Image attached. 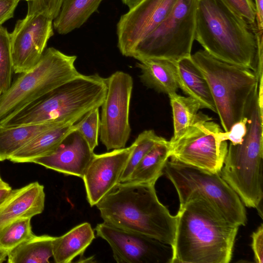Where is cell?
I'll list each match as a JSON object with an SVG mask.
<instances>
[{
	"label": "cell",
	"mask_w": 263,
	"mask_h": 263,
	"mask_svg": "<svg viewBox=\"0 0 263 263\" xmlns=\"http://www.w3.org/2000/svg\"><path fill=\"white\" fill-rule=\"evenodd\" d=\"M170 263H229L239 226L226 219L206 200L180 205Z\"/></svg>",
	"instance_id": "1"
},
{
	"label": "cell",
	"mask_w": 263,
	"mask_h": 263,
	"mask_svg": "<svg viewBox=\"0 0 263 263\" xmlns=\"http://www.w3.org/2000/svg\"><path fill=\"white\" fill-rule=\"evenodd\" d=\"M155 185L119 183L96 205L104 222L172 247L176 216L159 200Z\"/></svg>",
	"instance_id": "2"
},
{
	"label": "cell",
	"mask_w": 263,
	"mask_h": 263,
	"mask_svg": "<svg viewBox=\"0 0 263 263\" xmlns=\"http://www.w3.org/2000/svg\"><path fill=\"white\" fill-rule=\"evenodd\" d=\"M256 31V25L248 23L222 0H196L195 40L214 58L250 69L257 75Z\"/></svg>",
	"instance_id": "3"
},
{
	"label": "cell",
	"mask_w": 263,
	"mask_h": 263,
	"mask_svg": "<svg viewBox=\"0 0 263 263\" xmlns=\"http://www.w3.org/2000/svg\"><path fill=\"white\" fill-rule=\"evenodd\" d=\"M107 91L106 78L80 74L58 87L0 125L6 127L54 122L75 124L100 108Z\"/></svg>",
	"instance_id": "4"
},
{
	"label": "cell",
	"mask_w": 263,
	"mask_h": 263,
	"mask_svg": "<svg viewBox=\"0 0 263 263\" xmlns=\"http://www.w3.org/2000/svg\"><path fill=\"white\" fill-rule=\"evenodd\" d=\"M191 58L208 82L224 132L229 131L244 117L258 78L250 69L219 61L204 50Z\"/></svg>",
	"instance_id": "5"
},
{
	"label": "cell",
	"mask_w": 263,
	"mask_h": 263,
	"mask_svg": "<svg viewBox=\"0 0 263 263\" xmlns=\"http://www.w3.org/2000/svg\"><path fill=\"white\" fill-rule=\"evenodd\" d=\"M77 56L49 47L32 68L21 73L0 95V124L6 119L81 74L76 68Z\"/></svg>",
	"instance_id": "6"
},
{
	"label": "cell",
	"mask_w": 263,
	"mask_h": 263,
	"mask_svg": "<svg viewBox=\"0 0 263 263\" xmlns=\"http://www.w3.org/2000/svg\"><path fill=\"white\" fill-rule=\"evenodd\" d=\"M163 174L174 185L179 206L194 198L206 200L228 221L246 225L247 213L240 198L220 174L207 172L172 159L166 162Z\"/></svg>",
	"instance_id": "7"
},
{
	"label": "cell",
	"mask_w": 263,
	"mask_h": 263,
	"mask_svg": "<svg viewBox=\"0 0 263 263\" xmlns=\"http://www.w3.org/2000/svg\"><path fill=\"white\" fill-rule=\"evenodd\" d=\"M196 0H178L166 17L142 40L132 57L177 62L190 57L196 30Z\"/></svg>",
	"instance_id": "8"
},
{
	"label": "cell",
	"mask_w": 263,
	"mask_h": 263,
	"mask_svg": "<svg viewBox=\"0 0 263 263\" xmlns=\"http://www.w3.org/2000/svg\"><path fill=\"white\" fill-rule=\"evenodd\" d=\"M223 130L212 119L198 112L194 123L169 141L170 158L178 162L213 173L220 174L228 151Z\"/></svg>",
	"instance_id": "9"
},
{
	"label": "cell",
	"mask_w": 263,
	"mask_h": 263,
	"mask_svg": "<svg viewBox=\"0 0 263 263\" xmlns=\"http://www.w3.org/2000/svg\"><path fill=\"white\" fill-rule=\"evenodd\" d=\"M107 80V91L101 105L100 138L107 150L125 147L129 138V108L133 80L128 73L117 71Z\"/></svg>",
	"instance_id": "10"
},
{
	"label": "cell",
	"mask_w": 263,
	"mask_h": 263,
	"mask_svg": "<svg viewBox=\"0 0 263 263\" xmlns=\"http://www.w3.org/2000/svg\"><path fill=\"white\" fill-rule=\"evenodd\" d=\"M52 19L40 13L18 20L9 33L13 72L22 73L40 61L49 39L54 34Z\"/></svg>",
	"instance_id": "11"
},
{
	"label": "cell",
	"mask_w": 263,
	"mask_h": 263,
	"mask_svg": "<svg viewBox=\"0 0 263 263\" xmlns=\"http://www.w3.org/2000/svg\"><path fill=\"white\" fill-rule=\"evenodd\" d=\"M95 230L109 245L118 263H170L172 256L166 255V251L171 247L155 239L105 222L98 224Z\"/></svg>",
	"instance_id": "12"
},
{
	"label": "cell",
	"mask_w": 263,
	"mask_h": 263,
	"mask_svg": "<svg viewBox=\"0 0 263 263\" xmlns=\"http://www.w3.org/2000/svg\"><path fill=\"white\" fill-rule=\"evenodd\" d=\"M178 0H143L121 16L117 24L118 47L132 57L138 44L166 17Z\"/></svg>",
	"instance_id": "13"
},
{
	"label": "cell",
	"mask_w": 263,
	"mask_h": 263,
	"mask_svg": "<svg viewBox=\"0 0 263 263\" xmlns=\"http://www.w3.org/2000/svg\"><path fill=\"white\" fill-rule=\"evenodd\" d=\"M134 146L133 143L127 147L101 154H94L82 178L91 206L96 205L120 183Z\"/></svg>",
	"instance_id": "14"
},
{
	"label": "cell",
	"mask_w": 263,
	"mask_h": 263,
	"mask_svg": "<svg viewBox=\"0 0 263 263\" xmlns=\"http://www.w3.org/2000/svg\"><path fill=\"white\" fill-rule=\"evenodd\" d=\"M94 154L82 136L74 129L52 153L35 158L31 162L82 178Z\"/></svg>",
	"instance_id": "15"
},
{
	"label": "cell",
	"mask_w": 263,
	"mask_h": 263,
	"mask_svg": "<svg viewBox=\"0 0 263 263\" xmlns=\"http://www.w3.org/2000/svg\"><path fill=\"white\" fill-rule=\"evenodd\" d=\"M45 200L44 187L37 181L13 190L8 198L0 206V231L18 219L31 218L42 213Z\"/></svg>",
	"instance_id": "16"
},
{
	"label": "cell",
	"mask_w": 263,
	"mask_h": 263,
	"mask_svg": "<svg viewBox=\"0 0 263 263\" xmlns=\"http://www.w3.org/2000/svg\"><path fill=\"white\" fill-rule=\"evenodd\" d=\"M179 88L199 102L201 109L216 113L214 99L207 81L192 59L191 55L175 62Z\"/></svg>",
	"instance_id": "17"
},
{
	"label": "cell",
	"mask_w": 263,
	"mask_h": 263,
	"mask_svg": "<svg viewBox=\"0 0 263 263\" xmlns=\"http://www.w3.org/2000/svg\"><path fill=\"white\" fill-rule=\"evenodd\" d=\"M140 78L147 87L168 96L176 93L179 87L175 62L163 59H146L138 61Z\"/></svg>",
	"instance_id": "18"
},
{
	"label": "cell",
	"mask_w": 263,
	"mask_h": 263,
	"mask_svg": "<svg viewBox=\"0 0 263 263\" xmlns=\"http://www.w3.org/2000/svg\"><path fill=\"white\" fill-rule=\"evenodd\" d=\"M74 129V124L59 126L45 131L14 154L9 160L15 163L31 162L35 158L48 156Z\"/></svg>",
	"instance_id": "19"
},
{
	"label": "cell",
	"mask_w": 263,
	"mask_h": 263,
	"mask_svg": "<svg viewBox=\"0 0 263 263\" xmlns=\"http://www.w3.org/2000/svg\"><path fill=\"white\" fill-rule=\"evenodd\" d=\"M95 233L90 224L83 222L53 241V255L57 263L71 262L82 255L95 239Z\"/></svg>",
	"instance_id": "20"
},
{
	"label": "cell",
	"mask_w": 263,
	"mask_h": 263,
	"mask_svg": "<svg viewBox=\"0 0 263 263\" xmlns=\"http://www.w3.org/2000/svg\"><path fill=\"white\" fill-rule=\"evenodd\" d=\"M67 124H74L50 122L10 127L0 125V161L9 160L14 154L42 133Z\"/></svg>",
	"instance_id": "21"
},
{
	"label": "cell",
	"mask_w": 263,
	"mask_h": 263,
	"mask_svg": "<svg viewBox=\"0 0 263 263\" xmlns=\"http://www.w3.org/2000/svg\"><path fill=\"white\" fill-rule=\"evenodd\" d=\"M103 0H64L53 27L62 35L81 27L96 12Z\"/></svg>",
	"instance_id": "22"
},
{
	"label": "cell",
	"mask_w": 263,
	"mask_h": 263,
	"mask_svg": "<svg viewBox=\"0 0 263 263\" xmlns=\"http://www.w3.org/2000/svg\"><path fill=\"white\" fill-rule=\"evenodd\" d=\"M169 158V141L165 139L155 144L146 154L127 181L155 184L158 179L163 175V169Z\"/></svg>",
	"instance_id": "23"
},
{
	"label": "cell",
	"mask_w": 263,
	"mask_h": 263,
	"mask_svg": "<svg viewBox=\"0 0 263 263\" xmlns=\"http://www.w3.org/2000/svg\"><path fill=\"white\" fill-rule=\"evenodd\" d=\"M55 237L36 236L23 241L7 253L9 263H47L53 255Z\"/></svg>",
	"instance_id": "24"
},
{
	"label": "cell",
	"mask_w": 263,
	"mask_h": 263,
	"mask_svg": "<svg viewBox=\"0 0 263 263\" xmlns=\"http://www.w3.org/2000/svg\"><path fill=\"white\" fill-rule=\"evenodd\" d=\"M172 109L174 135L179 136L194 122L198 110L201 109L199 102L191 97H184L175 93L168 95Z\"/></svg>",
	"instance_id": "25"
},
{
	"label": "cell",
	"mask_w": 263,
	"mask_h": 263,
	"mask_svg": "<svg viewBox=\"0 0 263 263\" xmlns=\"http://www.w3.org/2000/svg\"><path fill=\"white\" fill-rule=\"evenodd\" d=\"M165 139L158 136L154 130H145L137 137L135 146L120 180V182L128 181L136 167L146 154L157 143Z\"/></svg>",
	"instance_id": "26"
},
{
	"label": "cell",
	"mask_w": 263,
	"mask_h": 263,
	"mask_svg": "<svg viewBox=\"0 0 263 263\" xmlns=\"http://www.w3.org/2000/svg\"><path fill=\"white\" fill-rule=\"evenodd\" d=\"M34 235L32 231L31 218L18 219L0 231V249L8 252Z\"/></svg>",
	"instance_id": "27"
},
{
	"label": "cell",
	"mask_w": 263,
	"mask_h": 263,
	"mask_svg": "<svg viewBox=\"0 0 263 263\" xmlns=\"http://www.w3.org/2000/svg\"><path fill=\"white\" fill-rule=\"evenodd\" d=\"M13 72L10 35L6 28L0 26V95L12 83Z\"/></svg>",
	"instance_id": "28"
},
{
	"label": "cell",
	"mask_w": 263,
	"mask_h": 263,
	"mask_svg": "<svg viewBox=\"0 0 263 263\" xmlns=\"http://www.w3.org/2000/svg\"><path fill=\"white\" fill-rule=\"evenodd\" d=\"M99 108L91 109L74 124L75 129L82 136L92 151L98 145L100 126Z\"/></svg>",
	"instance_id": "29"
},
{
	"label": "cell",
	"mask_w": 263,
	"mask_h": 263,
	"mask_svg": "<svg viewBox=\"0 0 263 263\" xmlns=\"http://www.w3.org/2000/svg\"><path fill=\"white\" fill-rule=\"evenodd\" d=\"M64 0H30L28 15L40 13L53 20L58 15Z\"/></svg>",
	"instance_id": "30"
},
{
	"label": "cell",
	"mask_w": 263,
	"mask_h": 263,
	"mask_svg": "<svg viewBox=\"0 0 263 263\" xmlns=\"http://www.w3.org/2000/svg\"><path fill=\"white\" fill-rule=\"evenodd\" d=\"M233 11L251 25H256V8L253 0H222Z\"/></svg>",
	"instance_id": "31"
},
{
	"label": "cell",
	"mask_w": 263,
	"mask_h": 263,
	"mask_svg": "<svg viewBox=\"0 0 263 263\" xmlns=\"http://www.w3.org/2000/svg\"><path fill=\"white\" fill-rule=\"evenodd\" d=\"M247 118L245 116L241 120L234 123L229 131L221 132V140H229L234 145L241 144L247 132Z\"/></svg>",
	"instance_id": "32"
},
{
	"label": "cell",
	"mask_w": 263,
	"mask_h": 263,
	"mask_svg": "<svg viewBox=\"0 0 263 263\" xmlns=\"http://www.w3.org/2000/svg\"><path fill=\"white\" fill-rule=\"evenodd\" d=\"M251 237L252 249L254 260L257 263L263 262V225L261 223L257 229L253 232Z\"/></svg>",
	"instance_id": "33"
},
{
	"label": "cell",
	"mask_w": 263,
	"mask_h": 263,
	"mask_svg": "<svg viewBox=\"0 0 263 263\" xmlns=\"http://www.w3.org/2000/svg\"><path fill=\"white\" fill-rule=\"evenodd\" d=\"M20 0H0V26L13 17Z\"/></svg>",
	"instance_id": "34"
},
{
	"label": "cell",
	"mask_w": 263,
	"mask_h": 263,
	"mask_svg": "<svg viewBox=\"0 0 263 263\" xmlns=\"http://www.w3.org/2000/svg\"><path fill=\"white\" fill-rule=\"evenodd\" d=\"M257 30H263V0H255Z\"/></svg>",
	"instance_id": "35"
},
{
	"label": "cell",
	"mask_w": 263,
	"mask_h": 263,
	"mask_svg": "<svg viewBox=\"0 0 263 263\" xmlns=\"http://www.w3.org/2000/svg\"><path fill=\"white\" fill-rule=\"evenodd\" d=\"M12 188L9 186H0V206L8 198L12 192Z\"/></svg>",
	"instance_id": "36"
},
{
	"label": "cell",
	"mask_w": 263,
	"mask_h": 263,
	"mask_svg": "<svg viewBox=\"0 0 263 263\" xmlns=\"http://www.w3.org/2000/svg\"><path fill=\"white\" fill-rule=\"evenodd\" d=\"M142 1L143 0H121L122 2L128 7L129 10L134 8Z\"/></svg>",
	"instance_id": "37"
},
{
	"label": "cell",
	"mask_w": 263,
	"mask_h": 263,
	"mask_svg": "<svg viewBox=\"0 0 263 263\" xmlns=\"http://www.w3.org/2000/svg\"><path fill=\"white\" fill-rule=\"evenodd\" d=\"M8 252L5 250L0 249V263L4 262L7 257Z\"/></svg>",
	"instance_id": "38"
},
{
	"label": "cell",
	"mask_w": 263,
	"mask_h": 263,
	"mask_svg": "<svg viewBox=\"0 0 263 263\" xmlns=\"http://www.w3.org/2000/svg\"><path fill=\"white\" fill-rule=\"evenodd\" d=\"M9 185L5 182L4 181H3L1 177V176H0V186H3V187H5V186H9Z\"/></svg>",
	"instance_id": "39"
},
{
	"label": "cell",
	"mask_w": 263,
	"mask_h": 263,
	"mask_svg": "<svg viewBox=\"0 0 263 263\" xmlns=\"http://www.w3.org/2000/svg\"><path fill=\"white\" fill-rule=\"evenodd\" d=\"M25 1H26L28 2V1H30V0H25Z\"/></svg>",
	"instance_id": "40"
}]
</instances>
